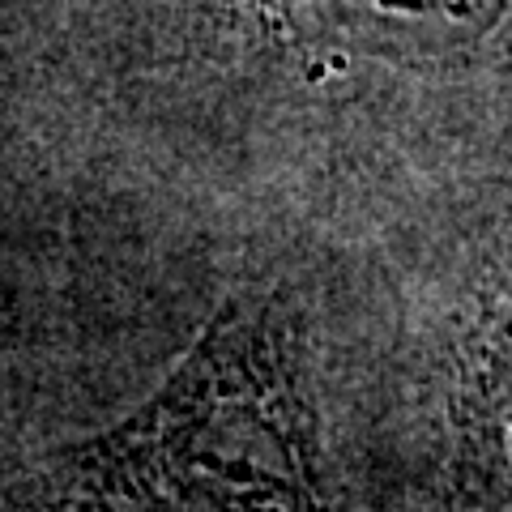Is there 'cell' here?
<instances>
[{
  "instance_id": "obj_1",
  "label": "cell",
  "mask_w": 512,
  "mask_h": 512,
  "mask_svg": "<svg viewBox=\"0 0 512 512\" xmlns=\"http://www.w3.org/2000/svg\"><path fill=\"white\" fill-rule=\"evenodd\" d=\"M13 495V512H325L282 325L231 308L146 410Z\"/></svg>"
},
{
  "instance_id": "obj_2",
  "label": "cell",
  "mask_w": 512,
  "mask_h": 512,
  "mask_svg": "<svg viewBox=\"0 0 512 512\" xmlns=\"http://www.w3.org/2000/svg\"><path fill=\"white\" fill-rule=\"evenodd\" d=\"M448 487L457 512H512V286L466 329L448 393Z\"/></svg>"
},
{
  "instance_id": "obj_3",
  "label": "cell",
  "mask_w": 512,
  "mask_h": 512,
  "mask_svg": "<svg viewBox=\"0 0 512 512\" xmlns=\"http://www.w3.org/2000/svg\"><path fill=\"white\" fill-rule=\"evenodd\" d=\"M355 5L376 22H389L397 30H419V35H478L495 13L500 0H355Z\"/></svg>"
}]
</instances>
